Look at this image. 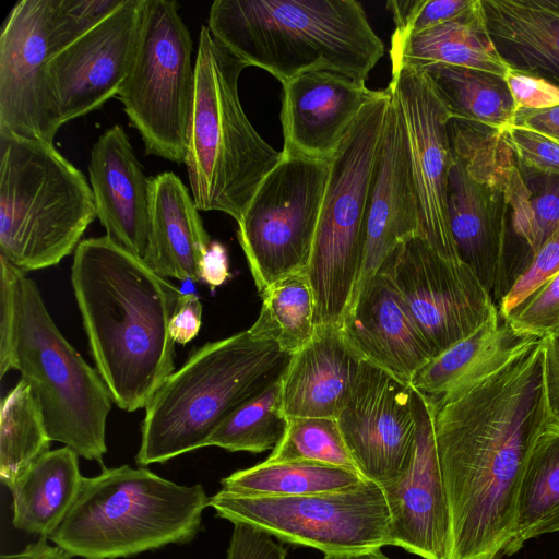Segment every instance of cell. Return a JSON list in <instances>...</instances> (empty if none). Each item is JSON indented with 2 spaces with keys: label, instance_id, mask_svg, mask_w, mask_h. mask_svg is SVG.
Masks as SVG:
<instances>
[{
  "label": "cell",
  "instance_id": "8992f818",
  "mask_svg": "<svg viewBox=\"0 0 559 559\" xmlns=\"http://www.w3.org/2000/svg\"><path fill=\"white\" fill-rule=\"evenodd\" d=\"M185 165L200 211L237 223L265 176L282 160L246 116L238 93L246 66L202 25Z\"/></svg>",
  "mask_w": 559,
  "mask_h": 559
},
{
  "label": "cell",
  "instance_id": "f35d334b",
  "mask_svg": "<svg viewBox=\"0 0 559 559\" xmlns=\"http://www.w3.org/2000/svg\"><path fill=\"white\" fill-rule=\"evenodd\" d=\"M474 2L475 0H390L386 8L395 24L393 35L407 36L454 19Z\"/></svg>",
  "mask_w": 559,
  "mask_h": 559
},
{
  "label": "cell",
  "instance_id": "f546056e",
  "mask_svg": "<svg viewBox=\"0 0 559 559\" xmlns=\"http://www.w3.org/2000/svg\"><path fill=\"white\" fill-rule=\"evenodd\" d=\"M417 69L428 76L451 118L498 130L512 124L516 108L506 76L445 63Z\"/></svg>",
  "mask_w": 559,
  "mask_h": 559
},
{
  "label": "cell",
  "instance_id": "74e56055",
  "mask_svg": "<svg viewBox=\"0 0 559 559\" xmlns=\"http://www.w3.org/2000/svg\"><path fill=\"white\" fill-rule=\"evenodd\" d=\"M520 336L545 338L559 331V272L502 318Z\"/></svg>",
  "mask_w": 559,
  "mask_h": 559
},
{
  "label": "cell",
  "instance_id": "277c9868",
  "mask_svg": "<svg viewBox=\"0 0 559 559\" xmlns=\"http://www.w3.org/2000/svg\"><path fill=\"white\" fill-rule=\"evenodd\" d=\"M12 294L13 317L0 336V378L17 370L40 404L51 441L103 465L112 397L98 371L67 341L36 283L0 257Z\"/></svg>",
  "mask_w": 559,
  "mask_h": 559
},
{
  "label": "cell",
  "instance_id": "60d3db41",
  "mask_svg": "<svg viewBox=\"0 0 559 559\" xmlns=\"http://www.w3.org/2000/svg\"><path fill=\"white\" fill-rule=\"evenodd\" d=\"M559 272V226L543 243L526 269L513 282L498 304L500 316L506 317L551 276Z\"/></svg>",
  "mask_w": 559,
  "mask_h": 559
},
{
  "label": "cell",
  "instance_id": "9c48e42d",
  "mask_svg": "<svg viewBox=\"0 0 559 559\" xmlns=\"http://www.w3.org/2000/svg\"><path fill=\"white\" fill-rule=\"evenodd\" d=\"M391 94L359 112L331 159L323 204L305 273L314 298V325H341L365 255L368 201Z\"/></svg>",
  "mask_w": 559,
  "mask_h": 559
},
{
  "label": "cell",
  "instance_id": "e575fe53",
  "mask_svg": "<svg viewBox=\"0 0 559 559\" xmlns=\"http://www.w3.org/2000/svg\"><path fill=\"white\" fill-rule=\"evenodd\" d=\"M288 425L281 379L236 409L213 433L207 447L229 452L262 453L273 450Z\"/></svg>",
  "mask_w": 559,
  "mask_h": 559
},
{
  "label": "cell",
  "instance_id": "8fae6325",
  "mask_svg": "<svg viewBox=\"0 0 559 559\" xmlns=\"http://www.w3.org/2000/svg\"><path fill=\"white\" fill-rule=\"evenodd\" d=\"M187 25L174 0H142L138 44L117 97L145 153L185 163L195 62Z\"/></svg>",
  "mask_w": 559,
  "mask_h": 559
},
{
  "label": "cell",
  "instance_id": "44dd1931",
  "mask_svg": "<svg viewBox=\"0 0 559 559\" xmlns=\"http://www.w3.org/2000/svg\"><path fill=\"white\" fill-rule=\"evenodd\" d=\"M90 186L106 237L145 259L151 224V178L138 160L124 129L115 124L91 150Z\"/></svg>",
  "mask_w": 559,
  "mask_h": 559
},
{
  "label": "cell",
  "instance_id": "836d02e7",
  "mask_svg": "<svg viewBox=\"0 0 559 559\" xmlns=\"http://www.w3.org/2000/svg\"><path fill=\"white\" fill-rule=\"evenodd\" d=\"M260 296L261 310L249 332L293 356L311 340L316 330L314 298L305 271L271 284Z\"/></svg>",
  "mask_w": 559,
  "mask_h": 559
},
{
  "label": "cell",
  "instance_id": "d6a6232c",
  "mask_svg": "<svg viewBox=\"0 0 559 559\" xmlns=\"http://www.w3.org/2000/svg\"><path fill=\"white\" fill-rule=\"evenodd\" d=\"M521 170L530 191L528 205L522 213L508 217L506 290L559 226V175L523 167Z\"/></svg>",
  "mask_w": 559,
  "mask_h": 559
},
{
  "label": "cell",
  "instance_id": "6da1fadb",
  "mask_svg": "<svg viewBox=\"0 0 559 559\" xmlns=\"http://www.w3.org/2000/svg\"><path fill=\"white\" fill-rule=\"evenodd\" d=\"M452 532L451 559H502L532 440L550 413L544 340L508 332L433 402Z\"/></svg>",
  "mask_w": 559,
  "mask_h": 559
},
{
  "label": "cell",
  "instance_id": "7a4b0ae2",
  "mask_svg": "<svg viewBox=\"0 0 559 559\" xmlns=\"http://www.w3.org/2000/svg\"><path fill=\"white\" fill-rule=\"evenodd\" d=\"M71 283L112 402L127 412L145 408L175 371L169 322L182 292L106 236L79 243Z\"/></svg>",
  "mask_w": 559,
  "mask_h": 559
},
{
  "label": "cell",
  "instance_id": "7dc6e473",
  "mask_svg": "<svg viewBox=\"0 0 559 559\" xmlns=\"http://www.w3.org/2000/svg\"><path fill=\"white\" fill-rule=\"evenodd\" d=\"M512 124L540 133L559 143V106L546 109H520Z\"/></svg>",
  "mask_w": 559,
  "mask_h": 559
},
{
  "label": "cell",
  "instance_id": "f907efd6",
  "mask_svg": "<svg viewBox=\"0 0 559 559\" xmlns=\"http://www.w3.org/2000/svg\"><path fill=\"white\" fill-rule=\"evenodd\" d=\"M323 559H391L386 557L381 549L361 552V554H352V555H324Z\"/></svg>",
  "mask_w": 559,
  "mask_h": 559
},
{
  "label": "cell",
  "instance_id": "30bf717a",
  "mask_svg": "<svg viewBox=\"0 0 559 559\" xmlns=\"http://www.w3.org/2000/svg\"><path fill=\"white\" fill-rule=\"evenodd\" d=\"M454 158L448 216L460 259L498 304L506 293L508 217L513 200L528 192L519 162L500 130L452 118Z\"/></svg>",
  "mask_w": 559,
  "mask_h": 559
},
{
  "label": "cell",
  "instance_id": "681fc988",
  "mask_svg": "<svg viewBox=\"0 0 559 559\" xmlns=\"http://www.w3.org/2000/svg\"><path fill=\"white\" fill-rule=\"evenodd\" d=\"M0 559H70V556L56 545L51 546L47 542V537L41 536L22 551L2 555Z\"/></svg>",
  "mask_w": 559,
  "mask_h": 559
},
{
  "label": "cell",
  "instance_id": "d4e9b609",
  "mask_svg": "<svg viewBox=\"0 0 559 559\" xmlns=\"http://www.w3.org/2000/svg\"><path fill=\"white\" fill-rule=\"evenodd\" d=\"M480 5L504 66L559 88V0H480Z\"/></svg>",
  "mask_w": 559,
  "mask_h": 559
},
{
  "label": "cell",
  "instance_id": "7402d4cb",
  "mask_svg": "<svg viewBox=\"0 0 559 559\" xmlns=\"http://www.w3.org/2000/svg\"><path fill=\"white\" fill-rule=\"evenodd\" d=\"M414 236H419L418 200L405 128L391 98L369 193L365 255L357 288L378 273L399 245Z\"/></svg>",
  "mask_w": 559,
  "mask_h": 559
},
{
  "label": "cell",
  "instance_id": "e0dca14e",
  "mask_svg": "<svg viewBox=\"0 0 559 559\" xmlns=\"http://www.w3.org/2000/svg\"><path fill=\"white\" fill-rule=\"evenodd\" d=\"M336 421L355 465L366 480L381 487L404 472L416 435L411 384L362 360Z\"/></svg>",
  "mask_w": 559,
  "mask_h": 559
},
{
  "label": "cell",
  "instance_id": "8d00e7d4",
  "mask_svg": "<svg viewBox=\"0 0 559 559\" xmlns=\"http://www.w3.org/2000/svg\"><path fill=\"white\" fill-rule=\"evenodd\" d=\"M265 461H311L359 474L334 418L288 417L284 437Z\"/></svg>",
  "mask_w": 559,
  "mask_h": 559
},
{
  "label": "cell",
  "instance_id": "5b68a950",
  "mask_svg": "<svg viewBox=\"0 0 559 559\" xmlns=\"http://www.w3.org/2000/svg\"><path fill=\"white\" fill-rule=\"evenodd\" d=\"M290 358L249 330L198 348L146 405L136 464L164 463L207 447L236 409L282 378Z\"/></svg>",
  "mask_w": 559,
  "mask_h": 559
},
{
  "label": "cell",
  "instance_id": "484cf974",
  "mask_svg": "<svg viewBox=\"0 0 559 559\" xmlns=\"http://www.w3.org/2000/svg\"><path fill=\"white\" fill-rule=\"evenodd\" d=\"M150 240L144 261L166 278L200 281L211 245L190 190L173 171L151 178Z\"/></svg>",
  "mask_w": 559,
  "mask_h": 559
},
{
  "label": "cell",
  "instance_id": "ab89813d",
  "mask_svg": "<svg viewBox=\"0 0 559 559\" xmlns=\"http://www.w3.org/2000/svg\"><path fill=\"white\" fill-rule=\"evenodd\" d=\"M124 0H56L53 34L57 52L92 29Z\"/></svg>",
  "mask_w": 559,
  "mask_h": 559
},
{
  "label": "cell",
  "instance_id": "bcb514c9",
  "mask_svg": "<svg viewBox=\"0 0 559 559\" xmlns=\"http://www.w3.org/2000/svg\"><path fill=\"white\" fill-rule=\"evenodd\" d=\"M230 277L226 248L212 241L200 262V281L211 289L222 286Z\"/></svg>",
  "mask_w": 559,
  "mask_h": 559
},
{
  "label": "cell",
  "instance_id": "9a60e30c",
  "mask_svg": "<svg viewBox=\"0 0 559 559\" xmlns=\"http://www.w3.org/2000/svg\"><path fill=\"white\" fill-rule=\"evenodd\" d=\"M56 0H21L0 35V133L53 144L62 126L48 75Z\"/></svg>",
  "mask_w": 559,
  "mask_h": 559
},
{
  "label": "cell",
  "instance_id": "ba28073f",
  "mask_svg": "<svg viewBox=\"0 0 559 559\" xmlns=\"http://www.w3.org/2000/svg\"><path fill=\"white\" fill-rule=\"evenodd\" d=\"M83 173L52 143L0 133V257L27 273L57 265L96 218Z\"/></svg>",
  "mask_w": 559,
  "mask_h": 559
},
{
  "label": "cell",
  "instance_id": "4fadbf2b",
  "mask_svg": "<svg viewBox=\"0 0 559 559\" xmlns=\"http://www.w3.org/2000/svg\"><path fill=\"white\" fill-rule=\"evenodd\" d=\"M331 160L285 156L265 176L237 223L238 241L259 293L305 271Z\"/></svg>",
  "mask_w": 559,
  "mask_h": 559
},
{
  "label": "cell",
  "instance_id": "f6af8a7d",
  "mask_svg": "<svg viewBox=\"0 0 559 559\" xmlns=\"http://www.w3.org/2000/svg\"><path fill=\"white\" fill-rule=\"evenodd\" d=\"M202 312V302L195 294H181L169 322V334L175 343L186 345L198 335Z\"/></svg>",
  "mask_w": 559,
  "mask_h": 559
},
{
  "label": "cell",
  "instance_id": "d6986e66",
  "mask_svg": "<svg viewBox=\"0 0 559 559\" xmlns=\"http://www.w3.org/2000/svg\"><path fill=\"white\" fill-rule=\"evenodd\" d=\"M413 400L416 435L409 463L396 479L381 486L390 511V545L423 559H451V518L435 437L436 405L414 388Z\"/></svg>",
  "mask_w": 559,
  "mask_h": 559
},
{
  "label": "cell",
  "instance_id": "cb8c5ba5",
  "mask_svg": "<svg viewBox=\"0 0 559 559\" xmlns=\"http://www.w3.org/2000/svg\"><path fill=\"white\" fill-rule=\"evenodd\" d=\"M362 360L341 325H317L311 340L292 356L282 374L286 416L336 419Z\"/></svg>",
  "mask_w": 559,
  "mask_h": 559
},
{
  "label": "cell",
  "instance_id": "ffe728a7",
  "mask_svg": "<svg viewBox=\"0 0 559 559\" xmlns=\"http://www.w3.org/2000/svg\"><path fill=\"white\" fill-rule=\"evenodd\" d=\"M283 155L331 160L361 109L382 91L331 71L282 83Z\"/></svg>",
  "mask_w": 559,
  "mask_h": 559
},
{
  "label": "cell",
  "instance_id": "7c38bea8",
  "mask_svg": "<svg viewBox=\"0 0 559 559\" xmlns=\"http://www.w3.org/2000/svg\"><path fill=\"white\" fill-rule=\"evenodd\" d=\"M209 507L217 516L264 531L282 543L324 555H352L390 545L391 519L382 488L373 481L331 492L248 497L219 490Z\"/></svg>",
  "mask_w": 559,
  "mask_h": 559
},
{
  "label": "cell",
  "instance_id": "603a6c76",
  "mask_svg": "<svg viewBox=\"0 0 559 559\" xmlns=\"http://www.w3.org/2000/svg\"><path fill=\"white\" fill-rule=\"evenodd\" d=\"M359 356L404 383L431 359L430 349L390 281L380 273L355 292L341 323Z\"/></svg>",
  "mask_w": 559,
  "mask_h": 559
},
{
  "label": "cell",
  "instance_id": "ac0fdd59",
  "mask_svg": "<svg viewBox=\"0 0 559 559\" xmlns=\"http://www.w3.org/2000/svg\"><path fill=\"white\" fill-rule=\"evenodd\" d=\"M142 0H124L100 23L51 56L48 75L62 124L118 95L140 32Z\"/></svg>",
  "mask_w": 559,
  "mask_h": 559
},
{
  "label": "cell",
  "instance_id": "c3c4849f",
  "mask_svg": "<svg viewBox=\"0 0 559 559\" xmlns=\"http://www.w3.org/2000/svg\"><path fill=\"white\" fill-rule=\"evenodd\" d=\"M543 340L548 403L550 411L559 415V331Z\"/></svg>",
  "mask_w": 559,
  "mask_h": 559
},
{
  "label": "cell",
  "instance_id": "1f68e13d",
  "mask_svg": "<svg viewBox=\"0 0 559 559\" xmlns=\"http://www.w3.org/2000/svg\"><path fill=\"white\" fill-rule=\"evenodd\" d=\"M40 404L27 381L20 379L1 400L0 479L11 489L22 474L50 451Z\"/></svg>",
  "mask_w": 559,
  "mask_h": 559
},
{
  "label": "cell",
  "instance_id": "4316f807",
  "mask_svg": "<svg viewBox=\"0 0 559 559\" xmlns=\"http://www.w3.org/2000/svg\"><path fill=\"white\" fill-rule=\"evenodd\" d=\"M392 71L403 67L423 68L445 63L506 76L508 68L496 53L487 35L480 0L460 15L427 31L392 35Z\"/></svg>",
  "mask_w": 559,
  "mask_h": 559
},
{
  "label": "cell",
  "instance_id": "ee69618b",
  "mask_svg": "<svg viewBox=\"0 0 559 559\" xmlns=\"http://www.w3.org/2000/svg\"><path fill=\"white\" fill-rule=\"evenodd\" d=\"M506 80L516 111L559 106V88L543 79L508 69Z\"/></svg>",
  "mask_w": 559,
  "mask_h": 559
},
{
  "label": "cell",
  "instance_id": "5bb4252c",
  "mask_svg": "<svg viewBox=\"0 0 559 559\" xmlns=\"http://www.w3.org/2000/svg\"><path fill=\"white\" fill-rule=\"evenodd\" d=\"M378 273L400 294L432 358L467 337L498 309L467 264L444 258L420 236L399 245Z\"/></svg>",
  "mask_w": 559,
  "mask_h": 559
},
{
  "label": "cell",
  "instance_id": "52a82bcc",
  "mask_svg": "<svg viewBox=\"0 0 559 559\" xmlns=\"http://www.w3.org/2000/svg\"><path fill=\"white\" fill-rule=\"evenodd\" d=\"M210 498L200 484L182 486L145 467L123 465L84 477L49 539L70 557L118 559L191 540Z\"/></svg>",
  "mask_w": 559,
  "mask_h": 559
},
{
  "label": "cell",
  "instance_id": "2e32d148",
  "mask_svg": "<svg viewBox=\"0 0 559 559\" xmlns=\"http://www.w3.org/2000/svg\"><path fill=\"white\" fill-rule=\"evenodd\" d=\"M386 88L407 136L419 236L444 258L461 260L448 216V182L454 162L448 133L451 116L420 69L403 67L392 71Z\"/></svg>",
  "mask_w": 559,
  "mask_h": 559
},
{
  "label": "cell",
  "instance_id": "83f0119b",
  "mask_svg": "<svg viewBox=\"0 0 559 559\" xmlns=\"http://www.w3.org/2000/svg\"><path fill=\"white\" fill-rule=\"evenodd\" d=\"M78 457L68 447L50 450L22 474L10 489L14 527L49 537L80 492L84 477Z\"/></svg>",
  "mask_w": 559,
  "mask_h": 559
},
{
  "label": "cell",
  "instance_id": "f1b7e54d",
  "mask_svg": "<svg viewBox=\"0 0 559 559\" xmlns=\"http://www.w3.org/2000/svg\"><path fill=\"white\" fill-rule=\"evenodd\" d=\"M559 532V415L551 411L536 431L521 478L515 528L504 557L534 538Z\"/></svg>",
  "mask_w": 559,
  "mask_h": 559
},
{
  "label": "cell",
  "instance_id": "7bdbcfd3",
  "mask_svg": "<svg viewBox=\"0 0 559 559\" xmlns=\"http://www.w3.org/2000/svg\"><path fill=\"white\" fill-rule=\"evenodd\" d=\"M287 550L264 531L236 522L226 559H286Z\"/></svg>",
  "mask_w": 559,
  "mask_h": 559
},
{
  "label": "cell",
  "instance_id": "d590c367",
  "mask_svg": "<svg viewBox=\"0 0 559 559\" xmlns=\"http://www.w3.org/2000/svg\"><path fill=\"white\" fill-rule=\"evenodd\" d=\"M508 330L499 310H495L472 334L426 364L411 385L433 402L438 401L492 352Z\"/></svg>",
  "mask_w": 559,
  "mask_h": 559
},
{
  "label": "cell",
  "instance_id": "b9f144b4",
  "mask_svg": "<svg viewBox=\"0 0 559 559\" xmlns=\"http://www.w3.org/2000/svg\"><path fill=\"white\" fill-rule=\"evenodd\" d=\"M500 132L521 167L559 175V143L515 124H508Z\"/></svg>",
  "mask_w": 559,
  "mask_h": 559
},
{
  "label": "cell",
  "instance_id": "3957f363",
  "mask_svg": "<svg viewBox=\"0 0 559 559\" xmlns=\"http://www.w3.org/2000/svg\"><path fill=\"white\" fill-rule=\"evenodd\" d=\"M206 26L246 67L281 83L313 71L366 83L384 53L356 0H216Z\"/></svg>",
  "mask_w": 559,
  "mask_h": 559
},
{
  "label": "cell",
  "instance_id": "4dcf8cb0",
  "mask_svg": "<svg viewBox=\"0 0 559 559\" xmlns=\"http://www.w3.org/2000/svg\"><path fill=\"white\" fill-rule=\"evenodd\" d=\"M366 480L338 466L311 462H266L222 478V490L248 497H285L347 489Z\"/></svg>",
  "mask_w": 559,
  "mask_h": 559
}]
</instances>
